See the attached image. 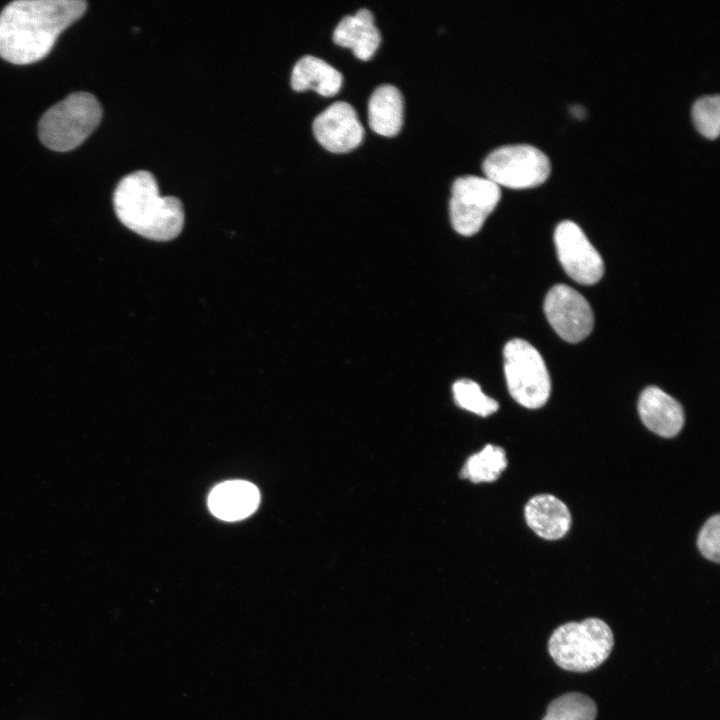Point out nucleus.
<instances>
[{
	"instance_id": "nucleus-1",
	"label": "nucleus",
	"mask_w": 720,
	"mask_h": 720,
	"mask_svg": "<svg viewBox=\"0 0 720 720\" xmlns=\"http://www.w3.org/2000/svg\"><path fill=\"white\" fill-rule=\"evenodd\" d=\"M83 0H18L0 13V57L25 65L43 59L59 35L82 17Z\"/></svg>"
},
{
	"instance_id": "nucleus-2",
	"label": "nucleus",
	"mask_w": 720,
	"mask_h": 720,
	"mask_svg": "<svg viewBox=\"0 0 720 720\" xmlns=\"http://www.w3.org/2000/svg\"><path fill=\"white\" fill-rule=\"evenodd\" d=\"M113 206L122 224L147 239L172 240L184 225L181 201L161 196L154 175L145 170L132 172L119 181Z\"/></svg>"
},
{
	"instance_id": "nucleus-3",
	"label": "nucleus",
	"mask_w": 720,
	"mask_h": 720,
	"mask_svg": "<svg viewBox=\"0 0 720 720\" xmlns=\"http://www.w3.org/2000/svg\"><path fill=\"white\" fill-rule=\"evenodd\" d=\"M614 646L612 630L599 618L568 622L554 630L548 641V651L562 669L588 672L600 666Z\"/></svg>"
},
{
	"instance_id": "nucleus-4",
	"label": "nucleus",
	"mask_w": 720,
	"mask_h": 720,
	"mask_svg": "<svg viewBox=\"0 0 720 720\" xmlns=\"http://www.w3.org/2000/svg\"><path fill=\"white\" fill-rule=\"evenodd\" d=\"M101 118V105L92 94L72 93L42 115L38 124L39 139L51 150H72L96 129Z\"/></svg>"
},
{
	"instance_id": "nucleus-5",
	"label": "nucleus",
	"mask_w": 720,
	"mask_h": 720,
	"mask_svg": "<svg viewBox=\"0 0 720 720\" xmlns=\"http://www.w3.org/2000/svg\"><path fill=\"white\" fill-rule=\"evenodd\" d=\"M503 358L511 397L529 409L542 407L550 396L551 381L538 350L529 342L515 338L504 346Z\"/></svg>"
},
{
	"instance_id": "nucleus-6",
	"label": "nucleus",
	"mask_w": 720,
	"mask_h": 720,
	"mask_svg": "<svg viewBox=\"0 0 720 720\" xmlns=\"http://www.w3.org/2000/svg\"><path fill=\"white\" fill-rule=\"evenodd\" d=\"M486 177L514 189L535 187L550 174V161L544 152L529 144L500 146L482 163Z\"/></svg>"
},
{
	"instance_id": "nucleus-7",
	"label": "nucleus",
	"mask_w": 720,
	"mask_h": 720,
	"mask_svg": "<svg viewBox=\"0 0 720 720\" xmlns=\"http://www.w3.org/2000/svg\"><path fill=\"white\" fill-rule=\"evenodd\" d=\"M500 197V187L487 177L465 175L456 178L449 201L453 229L463 236L476 234L497 206Z\"/></svg>"
},
{
	"instance_id": "nucleus-8",
	"label": "nucleus",
	"mask_w": 720,
	"mask_h": 720,
	"mask_svg": "<svg viewBox=\"0 0 720 720\" xmlns=\"http://www.w3.org/2000/svg\"><path fill=\"white\" fill-rule=\"evenodd\" d=\"M554 242L563 269L574 281L592 285L602 278V257L576 223L560 222L554 232Z\"/></svg>"
},
{
	"instance_id": "nucleus-9",
	"label": "nucleus",
	"mask_w": 720,
	"mask_h": 720,
	"mask_svg": "<svg viewBox=\"0 0 720 720\" xmlns=\"http://www.w3.org/2000/svg\"><path fill=\"white\" fill-rule=\"evenodd\" d=\"M544 312L554 331L567 342H579L593 329L594 317L588 301L570 286H553L546 294Z\"/></svg>"
},
{
	"instance_id": "nucleus-10",
	"label": "nucleus",
	"mask_w": 720,
	"mask_h": 720,
	"mask_svg": "<svg viewBox=\"0 0 720 720\" xmlns=\"http://www.w3.org/2000/svg\"><path fill=\"white\" fill-rule=\"evenodd\" d=\"M313 133L326 150L343 153L361 143L364 128L351 104L336 101L315 117Z\"/></svg>"
},
{
	"instance_id": "nucleus-11",
	"label": "nucleus",
	"mask_w": 720,
	"mask_h": 720,
	"mask_svg": "<svg viewBox=\"0 0 720 720\" xmlns=\"http://www.w3.org/2000/svg\"><path fill=\"white\" fill-rule=\"evenodd\" d=\"M638 412L644 425L664 438L676 436L684 424L680 403L656 386H649L642 391Z\"/></svg>"
},
{
	"instance_id": "nucleus-12",
	"label": "nucleus",
	"mask_w": 720,
	"mask_h": 720,
	"mask_svg": "<svg viewBox=\"0 0 720 720\" xmlns=\"http://www.w3.org/2000/svg\"><path fill=\"white\" fill-rule=\"evenodd\" d=\"M259 501L260 495L255 485L243 480H230L213 488L208 497V506L217 518L236 521L251 515Z\"/></svg>"
},
{
	"instance_id": "nucleus-13",
	"label": "nucleus",
	"mask_w": 720,
	"mask_h": 720,
	"mask_svg": "<svg viewBox=\"0 0 720 720\" xmlns=\"http://www.w3.org/2000/svg\"><path fill=\"white\" fill-rule=\"evenodd\" d=\"M524 516L531 530L546 540L564 537L571 526L568 507L551 494L533 496L525 505Z\"/></svg>"
},
{
	"instance_id": "nucleus-14",
	"label": "nucleus",
	"mask_w": 720,
	"mask_h": 720,
	"mask_svg": "<svg viewBox=\"0 0 720 720\" xmlns=\"http://www.w3.org/2000/svg\"><path fill=\"white\" fill-rule=\"evenodd\" d=\"M333 40L340 46L351 48L358 58L368 60L377 50L381 34L372 12L361 8L340 20L333 32Z\"/></svg>"
},
{
	"instance_id": "nucleus-15",
	"label": "nucleus",
	"mask_w": 720,
	"mask_h": 720,
	"mask_svg": "<svg viewBox=\"0 0 720 720\" xmlns=\"http://www.w3.org/2000/svg\"><path fill=\"white\" fill-rule=\"evenodd\" d=\"M403 97L391 84L377 86L368 102V121L371 129L383 136L396 135L403 123Z\"/></svg>"
},
{
	"instance_id": "nucleus-16",
	"label": "nucleus",
	"mask_w": 720,
	"mask_h": 720,
	"mask_svg": "<svg viewBox=\"0 0 720 720\" xmlns=\"http://www.w3.org/2000/svg\"><path fill=\"white\" fill-rule=\"evenodd\" d=\"M342 81V74L328 62L305 55L294 65L290 82L295 91L313 89L320 95L332 96L340 90Z\"/></svg>"
},
{
	"instance_id": "nucleus-17",
	"label": "nucleus",
	"mask_w": 720,
	"mask_h": 720,
	"mask_svg": "<svg viewBox=\"0 0 720 720\" xmlns=\"http://www.w3.org/2000/svg\"><path fill=\"white\" fill-rule=\"evenodd\" d=\"M507 467V458L503 448L487 444L472 454L460 471V476L473 483L493 482Z\"/></svg>"
},
{
	"instance_id": "nucleus-18",
	"label": "nucleus",
	"mask_w": 720,
	"mask_h": 720,
	"mask_svg": "<svg viewBox=\"0 0 720 720\" xmlns=\"http://www.w3.org/2000/svg\"><path fill=\"white\" fill-rule=\"evenodd\" d=\"M597 706L587 695L569 692L554 699L542 720H595Z\"/></svg>"
},
{
	"instance_id": "nucleus-19",
	"label": "nucleus",
	"mask_w": 720,
	"mask_h": 720,
	"mask_svg": "<svg viewBox=\"0 0 720 720\" xmlns=\"http://www.w3.org/2000/svg\"><path fill=\"white\" fill-rule=\"evenodd\" d=\"M452 394L460 408L478 416L487 417L499 408L498 402L487 396L479 384L471 379L463 378L454 382Z\"/></svg>"
},
{
	"instance_id": "nucleus-20",
	"label": "nucleus",
	"mask_w": 720,
	"mask_h": 720,
	"mask_svg": "<svg viewBox=\"0 0 720 720\" xmlns=\"http://www.w3.org/2000/svg\"><path fill=\"white\" fill-rule=\"evenodd\" d=\"M692 119L702 135L716 138L720 130L719 95H706L697 99L692 106Z\"/></svg>"
},
{
	"instance_id": "nucleus-21",
	"label": "nucleus",
	"mask_w": 720,
	"mask_h": 720,
	"mask_svg": "<svg viewBox=\"0 0 720 720\" xmlns=\"http://www.w3.org/2000/svg\"><path fill=\"white\" fill-rule=\"evenodd\" d=\"M697 546L705 558L715 563H719L720 517L718 514L710 517L702 526L698 534Z\"/></svg>"
},
{
	"instance_id": "nucleus-22",
	"label": "nucleus",
	"mask_w": 720,
	"mask_h": 720,
	"mask_svg": "<svg viewBox=\"0 0 720 720\" xmlns=\"http://www.w3.org/2000/svg\"><path fill=\"white\" fill-rule=\"evenodd\" d=\"M571 112L578 118H582L584 116V108L580 105H574L571 107Z\"/></svg>"
}]
</instances>
